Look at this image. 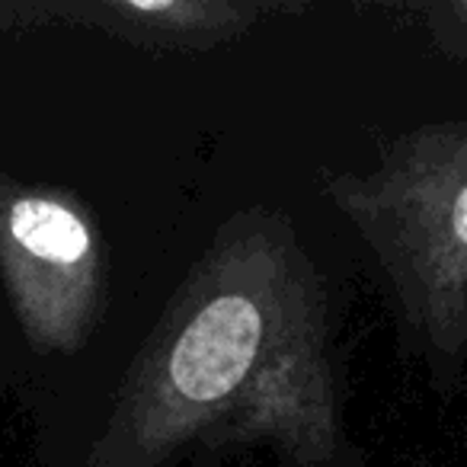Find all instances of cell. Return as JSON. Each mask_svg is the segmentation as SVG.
I'll return each mask as SVG.
<instances>
[{"mask_svg":"<svg viewBox=\"0 0 467 467\" xmlns=\"http://www.w3.org/2000/svg\"><path fill=\"white\" fill-rule=\"evenodd\" d=\"M263 337L254 301L224 295L202 307L170 356V381L186 400L212 403L231 394L247 375Z\"/></svg>","mask_w":467,"mask_h":467,"instance_id":"6da1fadb","label":"cell"},{"mask_svg":"<svg viewBox=\"0 0 467 467\" xmlns=\"http://www.w3.org/2000/svg\"><path fill=\"white\" fill-rule=\"evenodd\" d=\"M4 250L16 279H26L39 266L67 269L84 263L90 256V231L61 202L26 195L7 208Z\"/></svg>","mask_w":467,"mask_h":467,"instance_id":"7a4b0ae2","label":"cell"},{"mask_svg":"<svg viewBox=\"0 0 467 467\" xmlns=\"http://www.w3.org/2000/svg\"><path fill=\"white\" fill-rule=\"evenodd\" d=\"M451 224H454V234H458V241L467 244V186H464V192L458 195V202H454Z\"/></svg>","mask_w":467,"mask_h":467,"instance_id":"3957f363","label":"cell"}]
</instances>
